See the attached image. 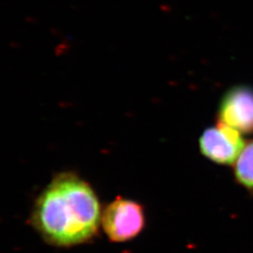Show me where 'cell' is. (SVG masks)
<instances>
[{
	"mask_svg": "<svg viewBox=\"0 0 253 253\" xmlns=\"http://www.w3.org/2000/svg\"><path fill=\"white\" fill-rule=\"evenodd\" d=\"M70 44L69 43H66V42H62L60 44L56 46L55 48V54L56 55H63L66 52H68L69 48H70Z\"/></svg>",
	"mask_w": 253,
	"mask_h": 253,
	"instance_id": "6",
	"label": "cell"
},
{
	"mask_svg": "<svg viewBox=\"0 0 253 253\" xmlns=\"http://www.w3.org/2000/svg\"><path fill=\"white\" fill-rule=\"evenodd\" d=\"M218 122L243 134L253 133V87L235 85L226 91L219 102Z\"/></svg>",
	"mask_w": 253,
	"mask_h": 253,
	"instance_id": "4",
	"label": "cell"
},
{
	"mask_svg": "<svg viewBox=\"0 0 253 253\" xmlns=\"http://www.w3.org/2000/svg\"><path fill=\"white\" fill-rule=\"evenodd\" d=\"M236 181L248 190H253V141L245 145L235 163Z\"/></svg>",
	"mask_w": 253,
	"mask_h": 253,
	"instance_id": "5",
	"label": "cell"
},
{
	"mask_svg": "<svg viewBox=\"0 0 253 253\" xmlns=\"http://www.w3.org/2000/svg\"><path fill=\"white\" fill-rule=\"evenodd\" d=\"M245 141L235 128L218 122L207 128L199 139L200 151L210 161L221 165H232L244 149Z\"/></svg>",
	"mask_w": 253,
	"mask_h": 253,
	"instance_id": "3",
	"label": "cell"
},
{
	"mask_svg": "<svg viewBox=\"0 0 253 253\" xmlns=\"http://www.w3.org/2000/svg\"><path fill=\"white\" fill-rule=\"evenodd\" d=\"M101 215L100 201L90 185L75 173L62 172L38 197L31 220L48 244L71 248L97 235Z\"/></svg>",
	"mask_w": 253,
	"mask_h": 253,
	"instance_id": "1",
	"label": "cell"
},
{
	"mask_svg": "<svg viewBox=\"0 0 253 253\" xmlns=\"http://www.w3.org/2000/svg\"><path fill=\"white\" fill-rule=\"evenodd\" d=\"M101 226L112 242L132 240L145 228V209L135 201L118 197L102 212Z\"/></svg>",
	"mask_w": 253,
	"mask_h": 253,
	"instance_id": "2",
	"label": "cell"
}]
</instances>
